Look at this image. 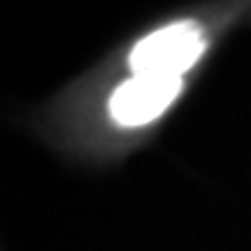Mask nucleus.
<instances>
[{
	"label": "nucleus",
	"mask_w": 251,
	"mask_h": 251,
	"mask_svg": "<svg viewBox=\"0 0 251 251\" xmlns=\"http://www.w3.org/2000/svg\"><path fill=\"white\" fill-rule=\"evenodd\" d=\"M202 47L196 26L175 24L137 42L130 51V68L135 75L179 79L181 72H186L202 54Z\"/></svg>",
	"instance_id": "nucleus-1"
},
{
	"label": "nucleus",
	"mask_w": 251,
	"mask_h": 251,
	"mask_svg": "<svg viewBox=\"0 0 251 251\" xmlns=\"http://www.w3.org/2000/svg\"><path fill=\"white\" fill-rule=\"evenodd\" d=\"M181 91V79L135 75L109 100V112L124 126H142L161 117Z\"/></svg>",
	"instance_id": "nucleus-2"
}]
</instances>
